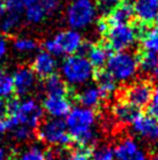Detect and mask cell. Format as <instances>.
Instances as JSON below:
<instances>
[{
    "label": "cell",
    "mask_w": 158,
    "mask_h": 160,
    "mask_svg": "<svg viewBox=\"0 0 158 160\" xmlns=\"http://www.w3.org/2000/svg\"><path fill=\"white\" fill-rule=\"evenodd\" d=\"M155 26H156V28H155V29L158 32V18L156 19V21H155Z\"/></svg>",
    "instance_id": "ab89813d"
},
{
    "label": "cell",
    "mask_w": 158,
    "mask_h": 160,
    "mask_svg": "<svg viewBox=\"0 0 158 160\" xmlns=\"http://www.w3.org/2000/svg\"><path fill=\"white\" fill-rule=\"evenodd\" d=\"M137 63L141 71L146 75L148 80L158 78V55L157 53H150L142 49H138L136 52Z\"/></svg>",
    "instance_id": "e0dca14e"
},
{
    "label": "cell",
    "mask_w": 158,
    "mask_h": 160,
    "mask_svg": "<svg viewBox=\"0 0 158 160\" xmlns=\"http://www.w3.org/2000/svg\"><path fill=\"white\" fill-rule=\"evenodd\" d=\"M25 13H26V18L29 22H40L41 20H43L44 17L47 15L45 11L43 9V7L41 6V4L36 2V4L31 5L29 7H27L25 9Z\"/></svg>",
    "instance_id": "603a6c76"
},
{
    "label": "cell",
    "mask_w": 158,
    "mask_h": 160,
    "mask_svg": "<svg viewBox=\"0 0 158 160\" xmlns=\"http://www.w3.org/2000/svg\"><path fill=\"white\" fill-rule=\"evenodd\" d=\"M44 160H55V158L50 153H44Z\"/></svg>",
    "instance_id": "f35d334b"
},
{
    "label": "cell",
    "mask_w": 158,
    "mask_h": 160,
    "mask_svg": "<svg viewBox=\"0 0 158 160\" xmlns=\"http://www.w3.org/2000/svg\"><path fill=\"white\" fill-rule=\"evenodd\" d=\"M101 41L107 46L110 53L123 52L137 40L136 31L132 23L108 26L101 33Z\"/></svg>",
    "instance_id": "277c9868"
},
{
    "label": "cell",
    "mask_w": 158,
    "mask_h": 160,
    "mask_svg": "<svg viewBox=\"0 0 158 160\" xmlns=\"http://www.w3.org/2000/svg\"><path fill=\"white\" fill-rule=\"evenodd\" d=\"M15 95V89H14L13 76H11L5 70L0 68V97L11 98Z\"/></svg>",
    "instance_id": "7402d4cb"
},
{
    "label": "cell",
    "mask_w": 158,
    "mask_h": 160,
    "mask_svg": "<svg viewBox=\"0 0 158 160\" xmlns=\"http://www.w3.org/2000/svg\"><path fill=\"white\" fill-rule=\"evenodd\" d=\"M155 92V88L150 80H140L122 87L115 93L118 101H123L137 109L148 108Z\"/></svg>",
    "instance_id": "3957f363"
},
{
    "label": "cell",
    "mask_w": 158,
    "mask_h": 160,
    "mask_svg": "<svg viewBox=\"0 0 158 160\" xmlns=\"http://www.w3.org/2000/svg\"><path fill=\"white\" fill-rule=\"evenodd\" d=\"M123 0H99L98 8L102 13V17H106L113 11V9L122 2Z\"/></svg>",
    "instance_id": "484cf974"
},
{
    "label": "cell",
    "mask_w": 158,
    "mask_h": 160,
    "mask_svg": "<svg viewBox=\"0 0 158 160\" xmlns=\"http://www.w3.org/2000/svg\"><path fill=\"white\" fill-rule=\"evenodd\" d=\"M93 80L97 84V88L100 90L101 95L107 99L116 90V80L112 76L109 71L105 68L93 69Z\"/></svg>",
    "instance_id": "d6986e66"
},
{
    "label": "cell",
    "mask_w": 158,
    "mask_h": 160,
    "mask_svg": "<svg viewBox=\"0 0 158 160\" xmlns=\"http://www.w3.org/2000/svg\"><path fill=\"white\" fill-rule=\"evenodd\" d=\"M45 83V89L48 95H58V96H64L67 97L71 102H73V96H75V90L71 88L70 85L66 83L65 81L58 75L57 72L49 76L48 78L43 81Z\"/></svg>",
    "instance_id": "ffe728a7"
},
{
    "label": "cell",
    "mask_w": 158,
    "mask_h": 160,
    "mask_svg": "<svg viewBox=\"0 0 158 160\" xmlns=\"http://www.w3.org/2000/svg\"><path fill=\"white\" fill-rule=\"evenodd\" d=\"M112 115L120 124H132V122L141 115V110L123 101H118L112 107Z\"/></svg>",
    "instance_id": "2e32d148"
},
{
    "label": "cell",
    "mask_w": 158,
    "mask_h": 160,
    "mask_svg": "<svg viewBox=\"0 0 158 160\" xmlns=\"http://www.w3.org/2000/svg\"><path fill=\"white\" fill-rule=\"evenodd\" d=\"M56 67H57V62L56 60L53 58L51 54L48 52H42L40 53L36 58L34 60L33 64L30 66L33 72L39 77L41 81H44L48 78L49 76L56 72Z\"/></svg>",
    "instance_id": "8fae6325"
},
{
    "label": "cell",
    "mask_w": 158,
    "mask_h": 160,
    "mask_svg": "<svg viewBox=\"0 0 158 160\" xmlns=\"http://www.w3.org/2000/svg\"><path fill=\"white\" fill-rule=\"evenodd\" d=\"M138 63L136 54L127 52L112 53L106 62V69L116 81H127L136 74Z\"/></svg>",
    "instance_id": "5b68a950"
},
{
    "label": "cell",
    "mask_w": 158,
    "mask_h": 160,
    "mask_svg": "<svg viewBox=\"0 0 158 160\" xmlns=\"http://www.w3.org/2000/svg\"><path fill=\"white\" fill-rule=\"evenodd\" d=\"M53 41L56 47V55H62V54L73 55L78 52L79 46L83 40L77 32L66 31L57 34Z\"/></svg>",
    "instance_id": "30bf717a"
},
{
    "label": "cell",
    "mask_w": 158,
    "mask_h": 160,
    "mask_svg": "<svg viewBox=\"0 0 158 160\" xmlns=\"http://www.w3.org/2000/svg\"><path fill=\"white\" fill-rule=\"evenodd\" d=\"M114 156L118 160H146L145 153L132 138H126L115 147Z\"/></svg>",
    "instance_id": "9a60e30c"
},
{
    "label": "cell",
    "mask_w": 158,
    "mask_h": 160,
    "mask_svg": "<svg viewBox=\"0 0 158 160\" xmlns=\"http://www.w3.org/2000/svg\"><path fill=\"white\" fill-rule=\"evenodd\" d=\"M15 118L19 125H25L29 129H35L40 120L43 118L42 109L34 101H26L20 103L18 111L15 113Z\"/></svg>",
    "instance_id": "ba28073f"
},
{
    "label": "cell",
    "mask_w": 158,
    "mask_h": 160,
    "mask_svg": "<svg viewBox=\"0 0 158 160\" xmlns=\"http://www.w3.org/2000/svg\"><path fill=\"white\" fill-rule=\"evenodd\" d=\"M19 22H20V14L7 13L6 18L2 21V31L9 33L12 29H14L18 26Z\"/></svg>",
    "instance_id": "4316f807"
},
{
    "label": "cell",
    "mask_w": 158,
    "mask_h": 160,
    "mask_svg": "<svg viewBox=\"0 0 158 160\" xmlns=\"http://www.w3.org/2000/svg\"><path fill=\"white\" fill-rule=\"evenodd\" d=\"M67 21L73 28H81L92 22L95 6L91 0H75L67 8Z\"/></svg>",
    "instance_id": "52a82bcc"
},
{
    "label": "cell",
    "mask_w": 158,
    "mask_h": 160,
    "mask_svg": "<svg viewBox=\"0 0 158 160\" xmlns=\"http://www.w3.org/2000/svg\"><path fill=\"white\" fill-rule=\"evenodd\" d=\"M150 160H158V154H156V156H154L152 157V158H151V159Z\"/></svg>",
    "instance_id": "60d3db41"
},
{
    "label": "cell",
    "mask_w": 158,
    "mask_h": 160,
    "mask_svg": "<svg viewBox=\"0 0 158 160\" xmlns=\"http://www.w3.org/2000/svg\"><path fill=\"white\" fill-rule=\"evenodd\" d=\"M39 1L40 0H21V2H22V5H23V7H25V9H26L27 7L31 6V5L39 2Z\"/></svg>",
    "instance_id": "e575fe53"
},
{
    "label": "cell",
    "mask_w": 158,
    "mask_h": 160,
    "mask_svg": "<svg viewBox=\"0 0 158 160\" xmlns=\"http://www.w3.org/2000/svg\"><path fill=\"white\" fill-rule=\"evenodd\" d=\"M40 4H41V6L45 11L47 15H48V14L53 13L58 8L59 1L58 0H40Z\"/></svg>",
    "instance_id": "4dcf8cb0"
},
{
    "label": "cell",
    "mask_w": 158,
    "mask_h": 160,
    "mask_svg": "<svg viewBox=\"0 0 158 160\" xmlns=\"http://www.w3.org/2000/svg\"><path fill=\"white\" fill-rule=\"evenodd\" d=\"M95 111L86 108H75L67 113L66 129L77 147H94V136L91 131Z\"/></svg>",
    "instance_id": "6da1fadb"
},
{
    "label": "cell",
    "mask_w": 158,
    "mask_h": 160,
    "mask_svg": "<svg viewBox=\"0 0 158 160\" xmlns=\"http://www.w3.org/2000/svg\"><path fill=\"white\" fill-rule=\"evenodd\" d=\"M71 101L67 97L58 95H48L43 101V109L55 118L66 116L71 110Z\"/></svg>",
    "instance_id": "5bb4252c"
},
{
    "label": "cell",
    "mask_w": 158,
    "mask_h": 160,
    "mask_svg": "<svg viewBox=\"0 0 158 160\" xmlns=\"http://www.w3.org/2000/svg\"><path fill=\"white\" fill-rule=\"evenodd\" d=\"M14 89H15V95H25L31 88L34 87L35 82V74L33 72L30 67L27 66H21L18 70L15 71L13 76Z\"/></svg>",
    "instance_id": "ac0fdd59"
},
{
    "label": "cell",
    "mask_w": 158,
    "mask_h": 160,
    "mask_svg": "<svg viewBox=\"0 0 158 160\" xmlns=\"http://www.w3.org/2000/svg\"><path fill=\"white\" fill-rule=\"evenodd\" d=\"M9 156V154H8ZM8 156L6 154V151H5L4 147L0 146V160H7L8 159Z\"/></svg>",
    "instance_id": "8d00e7d4"
},
{
    "label": "cell",
    "mask_w": 158,
    "mask_h": 160,
    "mask_svg": "<svg viewBox=\"0 0 158 160\" xmlns=\"http://www.w3.org/2000/svg\"><path fill=\"white\" fill-rule=\"evenodd\" d=\"M132 8L140 23L151 26L158 18V0H135Z\"/></svg>",
    "instance_id": "9c48e42d"
},
{
    "label": "cell",
    "mask_w": 158,
    "mask_h": 160,
    "mask_svg": "<svg viewBox=\"0 0 158 160\" xmlns=\"http://www.w3.org/2000/svg\"><path fill=\"white\" fill-rule=\"evenodd\" d=\"M146 109H148V115L152 116V117L158 119V87L155 90L152 99H151V102H150Z\"/></svg>",
    "instance_id": "f546056e"
},
{
    "label": "cell",
    "mask_w": 158,
    "mask_h": 160,
    "mask_svg": "<svg viewBox=\"0 0 158 160\" xmlns=\"http://www.w3.org/2000/svg\"><path fill=\"white\" fill-rule=\"evenodd\" d=\"M91 160H114V150L109 146H102L93 150Z\"/></svg>",
    "instance_id": "d4e9b609"
},
{
    "label": "cell",
    "mask_w": 158,
    "mask_h": 160,
    "mask_svg": "<svg viewBox=\"0 0 158 160\" xmlns=\"http://www.w3.org/2000/svg\"><path fill=\"white\" fill-rule=\"evenodd\" d=\"M19 160H44V153L37 147H31Z\"/></svg>",
    "instance_id": "f1b7e54d"
},
{
    "label": "cell",
    "mask_w": 158,
    "mask_h": 160,
    "mask_svg": "<svg viewBox=\"0 0 158 160\" xmlns=\"http://www.w3.org/2000/svg\"><path fill=\"white\" fill-rule=\"evenodd\" d=\"M7 129H8V126H7V123H6V120L0 119V134L4 133V132Z\"/></svg>",
    "instance_id": "d590c367"
},
{
    "label": "cell",
    "mask_w": 158,
    "mask_h": 160,
    "mask_svg": "<svg viewBox=\"0 0 158 160\" xmlns=\"http://www.w3.org/2000/svg\"><path fill=\"white\" fill-rule=\"evenodd\" d=\"M5 12V0H0V15Z\"/></svg>",
    "instance_id": "74e56055"
},
{
    "label": "cell",
    "mask_w": 158,
    "mask_h": 160,
    "mask_svg": "<svg viewBox=\"0 0 158 160\" xmlns=\"http://www.w3.org/2000/svg\"><path fill=\"white\" fill-rule=\"evenodd\" d=\"M14 47L21 50V52H29V50H34L39 47L37 42L30 39H16L14 41Z\"/></svg>",
    "instance_id": "83f0119b"
},
{
    "label": "cell",
    "mask_w": 158,
    "mask_h": 160,
    "mask_svg": "<svg viewBox=\"0 0 158 160\" xmlns=\"http://www.w3.org/2000/svg\"><path fill=\"white\" fill-rule=\"evenodd\" d=\"M62 71L67 82L84 83L92 76L93 68L86 58L80 55H70L62 64Z\"/></svg>",
    "instance_id": "8992f818"
},
{
    "label": "cell",
    "mask_w": 158,
    "mask_h": 160,
    "mask_svg": "<svg viewBox=\"0 0 158 160\" xmlns=\"http://www.w3.org/2000/svg\"><path fill=\"white\" fill-rule=\"evenodd\" d=\"M6 53V41L0 38V58H2Z\"/></svg>",
    "instance_id": "836d02e7"
},
{
    "label": "cell",
    "mask_w": 158,
    "mask_h": 160,
    "mask_svg": "<svg viewBox=\"0 0 158 160\" xmlns=\"http://www.w3.org/2000/svg\"><path fill=\"white\" fill-rule=\"evenodd\" d=\"M106 98L101 95L98 88H87L80 92H75L73 102L83 105L86 109H91L93 111H99Z\"/></svg>",
    "instance_id": "4fadbf2b"
},
{
    "label": "cell",
    "mask_w": 158,
    "mask_h": 160,
    "mask_svg": "<svg viewBox=\"0 0 158 160\" xmlns=\"http://www.w3.org/2000/svg\"><path fill=\"white\" fill-rule=\"evenodd\" d=\"M134 130L141 137L149 140H158V119L150 115L141 113L132 122Z\"/></svg>",
    "instance_id": "7c38bea8"
},
{
    "label": "cell",
    "mask_w": 158,
    "mask_h": 160,
    "mask_svg": "<svg viewBox=\"0 0 158 160\" xmlns=\"http://www.w3.org/2000/svg\"><path fill=\"white\" fill-rule=\"evenodd\" d=\"M71 153L66 160H91L94 147H77L70 148Z\"/></svg>",
    "instance_id": "cb8c5ba5"
},
{
    "label": "cell",
    "mask_w": 158,
    "mask_h": 160,
    "mask_svg": "<svg viewBox=\"0 0 158 160\" xmlns=\"http://www.w3.org/2000/svg\"><path fill=\"white\" fill-rule=\"evenodd\" d=\"M14 136L16 139H27V138L30 136V129L29 128H27L25 125H18V126H15L14 128Z\"/></svg>",
    "instance_id": "1f68e13d"
},
{
    "label": "cell",
    "mask_w": 158,
    "mask_h": 160,
    "mask_svg": "<svg viewBox=\"0 0 158 160\" xmlns=\"http://www.w3.org/2000/svg\"><path fill=\"white\" fill-rule=\"evenodd\" d=\"M8 117V98L0 97V119L6 120Z\"/></svg>",
    "instance_id": "d6a6232c"
},
{
    "label": "cell",
    "mask_w": 158,
    "mask_h": 160,
    "mask_svg": "<svg viewBox=\"0 0 158 160\" xmlns=\"http://www.w3.org/2000/svg\"><path fill=\"white\" fill-rule=\"evenodd\" d=\"M37 139L49 146L71 148L75 146L73 139L67 132L66 124L59 118H42L35 128Z\"/></svg>",
    "instance_id": "7a4b0ae2"
},
{
    "label": "cell",
    "mask_w": 158,
    "mask_h": 160,
    "mask_svg": "<svg viewBox=\"0 0 158 160\" xmlns=\"http://www.w3.org/2000/svg\"><path fill=\"white\" fill-rule=\"evenodd\" d=\"M109 49L107 48V46L102 42V41H98L97 43H92L91 48L88 50L86 58L90 61L91 66L93 69H98V68H105L106 62L110 55Z\"/></svg>",
    "instance_id": "44dd1931"
}]
</instances>
